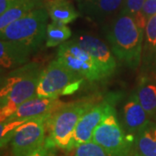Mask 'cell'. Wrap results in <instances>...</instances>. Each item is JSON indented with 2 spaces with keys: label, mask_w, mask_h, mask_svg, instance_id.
Wrapping results in <instances>:
<instances>
[{
  "label": "cell",
  "mask_w": 156,
  "mask_h": 156,
  "mask_svg": "<svg viewBox=\"0 0 156 156\" xmlns=\"http://www.w3.org/2000/svg\"><path fill=\"white\" fill-rule=\"evenodd\" d=\"M31 54L21 45L11 41H0L1 69H14L25 64Z\"/></svg>",
  "instance_id": "obj_14"
},
{
  "label": "cell",
  "mask_w": 156,
  "mask_h": 156,
  "mask_svg": "<svg viewBox=\"0 0 156 156\" xmlns=\"http://www.w3.org/2000/svg\"><path fill=\"white\" fill-rule=\"evenodd\" d=\"M156 14V0H145L141 11L138 16L134 17L136 23L140 28L145 30L146 24L152 16Z\"/></svg>",
  "instance_id": "obj_22"
},
{
  "label": "cell",
  "mask_w": 156,
  "mask_h": 156,
  "mask_svg": "<svg viewBox=\"0 0 156 156\" xmlns=\"http://www.w3.org/2000/svg\"><path fill=\"white\" fill-rule=\"evenodd\" d=\"M51 115L30 118L16 129L10 142L13 156L28 155L44 144L45 128Z\"/></svg>",
  "instance_id": "obj_7"
},
{
  "label": "cell",
  "mask_w": 156,
  "mask_h": 156,
  "mask_svg": "<svg viewBox=\"0 0 156 156\" xmlns=\"http://www.w3.org/2000/svg\"><path fill=\"white\" fill-rule=\"evenodd\" d=\"M60 104L61 101H58L57 98L35 96L22 103L7 120L29 119L44 115H50L60 108L58 106Z\"/></svg>",
  "instance_id": "obj_13"
},
{
  "label": "cell",
  "mask_w": 156,
  "mask_h": 156,
  "mask_svg": "<svg viewBox=\"0 0 156 156\" xmlns=\"http://www.w3.org/2000/svg\"><path fill=\"white\" fill-rule=\"evenodd\" d=\"M55 146L50 144L46 140L44 144L39 147L37 150L34 151L33 153L26 156H55Z\"/></svg>",
  "instance_id": "obj_24"
},
{
  "label": "cell",
  "mask_w": 156,
  "mask_h": 156,
  "mask_svg": "<svg viewBox=\"0 0 156 156\" xmlns=\"http://www.w3.org/2000/svg\"><path fill=\"white\" fill-rule=\"evenodd\" d=\"M110 99L94 104L80 118L73 138V149L92 140L95 128L113 108Z\"/></svg>",
  "instance_id": "obj_9"
},
{
  "label": "cell",
  "mask_w": 156,
  "mask_h": 156,
  "mask_svg": "<svg viewBox=\"0 0 156 156\" xmlns=\"http://www.w3.org/2000/svg\"><path fill=\"white\" fill-rule=\"evenodd\" d=\"M131 156H156V123L150 121L135 134Z\"/></svg>",
  "instance_id": "obj_15"
},
{
  "label": "cell",
  "mask_w": 156,
  "mask_h": 156,
  "mask_svg": "<svg viewBox=\"0 0 156 156\" xmlns=\"http://www.w3.org/2000/svg\"><path fill=\"white\" fill-rule=\"evenodd\" d=\"M107 38L112 51L120 61L136 69L141 63L144 30L135 19L119 12L107 30Z\"/></svg>",
  "instance_id": "obj_2"
},
{
  "label": "cell",
  "mask_w": 156,
  "mask_h": 156,
  "mask_svg": "<svg viewBox=\"0 0 156 156\" xmlns=\"http://www.w3.org/2000/svg\"><path fill=\"white\" fill-rule=\"evenodd\" d=\"M71 30L67 24L52 22L48 24L46 31L45 44L47 47H55L66 42L71 37Z\"/></svg>",
  "instance_id": "obj_20"
},
{
  "label": "cell",
  "mask_w": 156,
  "mask_h": 156,
  "mask_svg": "<svg viewBox=\"0 0 156 156\" xmlns=\"http://www.w3.org/2000/svg\"><path fill=\"white\" fill-rule=\"evenodd\" d=\"M134 94L145 109L152 117L156 115V83L149 77H141Z\"/></svg>",
  "instance_id": "obj_16"
},
{
  "label": "cell",
  "mask_w": 156,
  "mask_h": 156,
  "mask_svg": "<svg viewBox=\"0 0 156 156\" xmlns=\"http://www.w3.org/2000/svg\"><path fill=\"white\" fill-rule=\"evenodd\" d=\"M121 117L123 129L133 141L137 132L151 121L150 116L140 105L134 92L124 102Z\"/></svg>",
  "instance_id": "obj_11"
},
{
  "label": "cell",
  "mask_w": 156,
  "mask_h": 156,
  "mask_svg": "<svg viewBox=\"0 0 156 156\" xmlns=\"http://www.w3.org/2000/svg\"><path fill=\"white\" fill-rule=\"evenodd\" d=\"M92 140L112 156H130L133 140L128 137L113 107L95 128Z\"/></svg>",
  "instance_id": "obj_6"
},
{
  "label": "cell",
  "mask_w": 156,
  "mask_h": 156,
  "mask_svg": "<svg viewBox=\"0 0 156 156\" xmlns=\"http://www.w3.org/2000/svg\"><path fill=\"white\" fill-rule=\"evenodd\" d=\"M18 0H0V15L11 8Z\"/></svg>",
  "instance_id": "obj_25"
},
{
  "label": "cell",
  "mask_w": 156,
  "mask_h": 156,
  "mask_svg": "<svg viewBox=\"0 0 156 156\" xmlns=\"http://www.w3.org/2000/svg\"><path fill=\"white\" fill-rule=\"evenodd\" d=\"M82 80V76L56 58L43 69L36 95L38 97L58 98L59 95L77 89Z\"/></svg>",
  "instance_id": "obj_5"
},
{
  "label": "cell",
  "mask_w": 156,
  "mask_h": 156,
  "mask_svg": "<svg viewBox=\"0 0 156 156\" xmlns=\"http://www.w3.org/2000/svg\"><path fill=\"white\" fill-rule=\"evenodd\" d=\"M48 17L46 8L38 7L1 30L0 38L21 45L33 54L46 38Z\"/></svg>",
  "instance_id": "obj_3"
},
{
  "label": "cell",
  "mask_w": 156,
  "mask_h": 156,
  "mask_svg": "<svg viewBox=\"0 0 156 156\" xmlns=\"http://www.w3.org/2000/svg\"><path fill=\"white\" fill-rule=\"evenodd\" d=\"M144 2L145 0H124L122 8L120 12L130 15L134 18L140 13Z\"/></svg>",
  "instance_id": "obj_23"
},
{
  "label": "cell",
  "mask_w": 156,
  "mask_h": 156,
  "mask_svg": "<svg viewBox=\"0 0 156 156\" xmlns=\"http://www.w3.org/2000/svg\"><path fill=\"white\" fill-rule=\"evenodd\" d=\"M45 8L54 22L68 24L79 17V12L68 0H49Z\"/></svg>",
  "instance_id": "obj_17"
},
{
  "label": "cell",
  "mask_w": 156,
  "mask_h": 156,
  "mask_svg": "<svg viewBox=\"0 0 156 156\" xmlns=\"http://www.w3.org/2000/svg\"><path fill=\"white\" fill-rule=\"evenodd\" d=\"M94 105L89 101H80L61 106L47 121L49 136L46 140L60 149H73V138L80 118Z\"/></svg>",
  "instance_id": "obj_4"
},
{
  "label": "cell",
  "mask_w": 156,
  "mask_h": 156,
  "mask_svg": "<svg viewBox=\"0 0 156 156\" xmlns=\"http://www.w3.org/2000/svg\"><path fill=\"white\" fill-rule=\"evenodd\" d=\"M124 0H76L79 13L95 23L105 21L120 12Z\"/></svg>",
  "instance_id": "obj_12"
},
{
  "label": "cell",
  "mask_w": 156,
  "mask_h": 156,
  "mask_svg": "<svg viewBox=\"0 0 156 156\" xmlns=\"http://www.w3.org/2000/svg\"><path fill=\"white\" fill-rule=\"evenodd\" d=\"M74 156H112L93 140L78 146Z\"/></svg>",
  "instance_id": "obj_21"
},
{
  "label": "cell",
  "mask_w": 156,
  "mask_h": 156,
  "mask_svg": "<svg viewBox=\"0 0 156 156\" xmlns=\"http://www.w3.org/2000/svg\"><path fill=\"white\" fill-rule=\"evenodd\" d=\"M43 69L37 63H25L1 79L0 120H7L24 101L36 95Z\"/></svg>",
  "instance_id": "obj_1"
},
{
  "label": "cell",
  "mask_w": 156,
  "mask_h": 156,
  "mask_svg": "<svg viewBox=\"0 0 156 156\" xmlns=\"http://www.w3.org/2000/svg\"><path fill=\"white\" fill-rule=\"evenodd\" d=\"M141 62L147 67L156 62V14L148 18L146 24Z\"/></svg>",
  "instance_id": "obj_19"
},
{
  "label": "cell",
  "mask_w": 156,
  "mask_h": 156,
  "mask_svg": "<svg viewBox=\"0 0 156 156\" xmlns=\"http://www.w3.org/2000/svg\"><path fill=\"white\" fill-rule=\"evenodd\" d=\"M38 7H41V0H18L0 15V30Z\"/></svg>",
  "instance_id": "obj_18"
},
{
  "label": "cell",
  "mask_w": 156,
  "mask_h": 156,
  "mask_svg": "<svg viewBox=\"0 0 156 156\" xmlns=\"http://www.w3.org/2000/svg\"><path fill=\"white\" fill-rule=\"evenodd\" d=\"M72 40L92 56L104 77L110 76L115 71L116 62L115 56L103 41L89 34L77 35Z\"/></svg>",
  "instance_id": "obj_10"
},
{
  "label": "cell",
  "mask_w": 156,
  "mask_h": 156,
  "mask_svg": "<svg viewBox=\"0 0 156 156\" xmlns=\"http://www.w3.org/2000/svg\"><path fill=\"white\" fill-rule=\"evenodd\" d=\"M56 58L89 82L100 81L105 78L92 56L73 40L66 41L59 45Z\"/></svg>",
  "instance_id": "obj_8"
}]
</instances>
